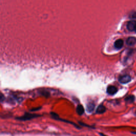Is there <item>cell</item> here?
<instances>
[{"mask_svg":"<svg viewBox=\"0 0 136 136\" xmlns=\"http://www.w3.org/2000/svg\"><path fill=\"white\" fill-rule=\"evenodd\" d=\"M39 115L35 114H32V113H25V115H23V117H21L19 118H18V119L21 121H27L30 120L34 118H36L39 117Z\"/></svg>","mask_w":136,"mask_h":136,"instance_id":"1","label":"cell"},{"mask_svg":"<svg viewBox=\"0 0 136 136\" xmlns=\"http://www.w3.org/2000/svg\"><path fill=\"white\" fill-rule=\"evenodd\" d=\"M131 80V78L130 76L129 75H124L120 77L119 78V80L120 83L122 84H126L127 83L129 82Z\"/></svg>","mask_w":136,"mask_h":136,"instance_id":"2","label":"cell"},{"mask_svg":"<svg viewBox=\"0 0 136 136\" xmlns=\"http://www.w3.org/2000/svg\"><path fill=\"white\" fill-rule=\"evenodd\" d=\"M106 91L109 95H114L117 93L118 89L115 86H109L107 87Z\"/></svg>","mask_w":136,"mask_h":136,"instance_id":"3","label":"cell"},{"mask_svg":"<svg viewBox=\"0 0 136 136\" xmlns=\"http://www.w3.org/2000/svg\"><path fill=\"white\" fill-rule=\"evenodd\" d=\"M124 45V41L121 39H119L116 41L114 43V47L115 49L120 50L122 49Z\"/></svg>","mask_w":136,"mask_h":136,"instance_id":"4","label":"cell"},{"mask_svg":"<svg viewBox=\"0 0 136 136\" xmlns=\"http://www.w3.org/2000/svg\"><path fill=\"white\" fill-rule=\"evenodd\" d=\"M136 25V22L135 21H129L127 24V28L131 32L135 31V26Z\"/></svg>","mask_w":136,"mask_h":136,"instance_id":"5","label":"cell"},{"mask_svg":"<svg viewBox=\"0 0 136 136\" xmlns=\"http://www.w3.org/2000/svg\"><path fill=\"white\" fill-rule=\"evenodd\" d=\"M127 44L129 46H133L136 43V38L135 37H130L127 39Z\"/></svg>","mask_w":136,"mask_h":136,"instance_id":"6","label":"cell"},{"mask_svg":"<svg viewBox=\"0 0 136 136\" xmlns=\"http://www.w3.org/2000/svg\"><path fill=\"white\" fill-rule=\"evenodd\" d=\"M76 111H77V113L79 115H82L84 113L85 109H84V107H83L82 105H78V106L77 107Z\"/></svg>","mask_w":136,"mask_h":136,"instance_id":"7","label":"cell"},{"mask_svg":"<svg viewBox=\"0 0 136 136\" xmlns=\"http://www.w3.org/2000/svg\"><path fill=\"white\" fill-rule=\"evenodd\" d=\"M105 111H106V107L102 105H100L96 109V112L98 114H103L105 112Z\"/></svg>","mask_w":136,"mask_h":136,"instance_id":"8","label":"cell"},{"mask_svg":"<svg viewBox=\"0 0 136 136\" xmlns=\"http://www.w3.org/2000/svg\"><path fill=\"white\" fill-rule=\"evenodd\" d=\"M95 109V105L93 103H88L87 105V111L88 113H91Z\"/></svg>","mask_w":136,"mask_h":136,"instance_id":"9","label":"cell"},{"mask_svg":"<svg viewBox=\"0 0 136 136\" xmlns=\"http://www.w3.org/2000/svg\"><path fill=\"white\" fill-rule=\"evenodd\" d=\"M126 101L128 103H132L135 100V97L133 96H129L126 98Z\"/></svg>","mask_w":136,"mask_h":136,"instance_id":"10","label":"cell"},{"mask_svg":"<svg viewBox=\"0 0 136 136\" xmlns=\"http://www.w3.org/2000/svg\"><path fill=\"white\" fill-rule=\"evenodd\" d=\"M135 31L136 32V26H135Z\"/></svg>","mask_w":136,"mask_h":136,"instance_id":"11","label":"cell"}]
</instances>
